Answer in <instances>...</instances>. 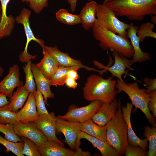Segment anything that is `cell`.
<instances>
[{"instance_id": "cell-30", "label": "cell", "mask_w": 156, "mask_h": 156, "mask_svg": "<svg viewBox=\"0 0 156 156\" xmlns=\"http://www.w3.org/2000/svg\"><path fill=\"white\" fill-rule=\"evenodd\" d=\"M32 63L31 60L27 62L23 67L25 75V82L24 85L25 88L30 93H34L36 90V84L32 71Z\"/></svg>"}, {"instance_id": "cell-6", "label": "cell", "mask_w": 156, "mask_h": 156, "mask_svg": "<svg viewBox=\"0 0 156 156\" xmlns=\"http://www.w3.org/2000/svg\"><path fill=\"white\" fill-rule=\"evenodd\" d=\"M96 25L101 26L107 30L124 38H127V30L131 24L120 21L114 12L105 4L97 5Z\"/></svg>"}, {"instance_id": "cell-35", "label": "cell", "mask_w": 156, "mask_h": 156, "mask_svg": "<svg viewBox=\"0 0 156 156\" xmlns=\"http://www.w3.org/2000/svg\"><path fill=\"white\" fill-rule=\"evenodd\" d=\"M23 142L22 154L27 156H41L37 145L30 139L24 137H20Z\"/></svg>"}, {"instance_id": "cell-47", "label": "cell", "mask_w": 156, "mask_h": 156, "mask_svg": "<svg viewBox=\"0 0 156 156\" xmlns=\"http://www.w3.org/2000/svg\"><path fill=\"white\" fill-rule=\"evenodd\" d=\"M4 72V70L3 69L0 64V77L2 76Z\"/></svg>"}, {"instance_id": "cell-38", "label": "cell", "mask_w": 156, "mask_h": 156, "mask_svg": "<svg viewBox=\"0 0 156 156\" xmlns=\"http://www.w3.org/2000/svg\"><path fill=\"white\" fill-rule=\"evenodd\" d=\"M125 156H147V152L140 146L129 145L124 153Z\"/></svg>"}, {"instance_id": "cell-13", "label": "cell", "mask_w": 156, "mask_h": 156, "mask_svg": "<svg viewBox=\"0 0 156 156\" xmlns=\"http://www.w3.org/2000/svg\"><path fill=\"white\" fill-rule=\"evenodd\" d=\"M112 55L114 58V63L111 66H105L97 61H93L94 64L100 68H103L109 72L112 77H116L122 82H125L122 76L126 74L127 68L133 70L131 68L132 64L131 60L119 54L115 51L112 52Z\"/></svg>"}, {"instance_id": "cell-14", "label": "cell", "mask_w": 156, "mask_h": 156, "mask_svg": "<svg viewBox=\"0 0 156 156\" xmlns=\"http://www.w3.org/2000/svg\"><path fill=\"white\" fill-rule=\"evenodd\" d=\"M19 66L16 64L11 67L7 75L0 81V92L10 98L16 88L23 85V82L20 79Z\"/></svg>"}, {"instance_id": "cell-42", "label": "cell", "mask_w": 156, "mask_h": 156, "mask_svg": "<svg viewBox=\"0 0 156 156\" xmlns=\"http://www.w3.org/2000/svg\"><path fill=\"white\" fill-rule=\"evenodd\" d=\"M79 69H71L69 70L67 73L68 77L71 78L75 80L78 79L80 77L77 73Z\"/></svg>"}, {"instance_id": "cell-9", "label": "cell", "mask_w": 156, "mask_h": 156, "mask_svg": "<svg viewBox=\"0 0 156 156\" xmlns=\"http://www.w3.org/2000/svg\"><path fill=\"white\" fill-rule=\"evenodd\" d=\"M56 125V133H62L65 136L63 142L66 143L71 149H75L78 137L81 132L80 123L70 122L57 117Z\"/></svg>"}, {"instance_id": "cell-41", "label": "cell", "mask_w": 156, "mask_h": 156, "mask_svg": "<svg viewBox=\"0 0 156 156\" xmlns=\"http://www.w3.org/2000/svg\"><path fill=\"white\" fill-rule=\"evenodd\" d=\"M65 84L68 88L73 89L76 88L77 86V83L75 80L68 77L66 79Z\"/></svg>"}, {"instance_id": "cell-17", "label": "cell", "mask_w": 156, "mask_h": 156, "mask_svg": "<svg viewBox=\"0 0 156 156\" xmlns=\"http://www.w3.org/2000/svg\"><path fill=\"white\" fill-rule=\"evenodd\" d=\"M118 103L116 98L111 103H102L91 119L99 125H106L114 116Z\"/></svg>"}, {"instance_id": "cell-48", "label": "cell", "mask_w": 156, "mask_h": 156, "mask_svg": "<svg viewBox=\"0 0 156 156\" xmlns=\"http://www.w3.org/2000/svg\"><path fill=\"white\" fill-rule=\"evenodd\" d=\"M1 14H2L1 8V3H0V23L1 21Z\"/></svg>"}, {"instance_id": "cell-2", "label": "cell", "mask_w": 156, "mask_h": 156, "mask_svg": "<svg viewBox=\"0 0 156 156\" xmlns=\"http://www.w3.org/2000/svg\"><path fill=\"white\" fill-rule=\"evenodd\" d=\"M116 84V81L112 76L105 79L101 75H91L82 88L83 97L90 101L98 100L102 103H111L117 93Z\"/></svg>"}, {"instance_id": "cell-49", "label": "cell", "mask_w": 156, "mask_h": 156, "mask_svg": "<svg viewBox=\"0 0 156 156\" xmlns=\"http://www.w3.org/2000/svg\"><path fill=\"white\" fill-rule=\"evenodd\" d=\"M113 0H104L103 3L104 4H106V3L111 1Z\"/></svg>"}, {"instance_id": "cell-32", "label": "cell", "mask_w": 156, "mask_h": 156, "mask_svg": "<svg viewBox=\"0 0 156 156\" xmlns=\"http://www.w3.org/2000/svg\"><path fill=\"white\" fill-rule=\"evenodd\" d=\"M155 25L151 22L142 24L137 30V34L140 42H142L145 38L150 37L156 38V33L153 31Z\"/></svg>"}, {"instance_id": "cell-28", "label": "cell", "mask_w": 156, "mask_h": 156, "mask_svg": "<svg viewBox=\"0 0 156 156\" xmlns=\"http://www.w3.org/2000/svg\"><path fill=\"white\" fill-rule=\"evenodd\" d=\"M56 19L60 22L66 25H74L81 23L78 15L69 13L65 9H61L55 14Z\"/></svg>"}, {"instance_id": "cell-36", "label": "cell", "mask_w": 156, "mask_h": 156, "mask_svg": "<svg viewBox=\"0 0 156 156\" xmlns=\"http://www.w3.org/2000/svg\"><path fill=\"white\" fill-rule=\"evenodd\" d=\"M38 114L39 116L49 113L46 107L44 97L37 89L34 92Z\"/></svg>"}, {"instance_id": "cell-31", "label": "cell", "mask_w": 156, "mask_h": 156, "mask_svg": "<svg viewBox=\"0 0 156 156\" xmlns=\"http://www.w3.org/2000/svg\"><path fill=\"white\" fill-rule=\"evenodd\" d=\"M19 122L16 112L11 110L8 105L0 107V123L14 125Z\"/></svg>"}, {"instance_id": "cell-11", "label": "cell", "mask_w": 156, "mask_h": 156, "mask_svg": "<svg viewBox=\"0 0 156 156\" xmlns=\"http://www.w3.org/2000/svg\"><path fill=\"white\" fill-rule=\"evenodd\" d=\"M52 56L55 60L59 66L65 67H79L87 70L94 71L99 73L101 75L106 73L105 70H99L84 65L79 60L74 59L68 54L60 51L55 45L54 47H49L45 45L42 47Z\"/></svg>"}, {"instance_id": "cell-26", "label": "cell", "mask_w": 156, "mask_h": 156, "mask_svg": "<svg viewBox=\"0 0 156 156\" xmlns=\"http://www.w3.org/2000/svg\"><path fill=\"white\" fill-rule=\"evenodd\" d=\"M29 92L24 85L17 88L16 90L10 98L8 105L12 111L15 112L21 108L27 100Z\"/></svg>"}, {"instance_id": "cell-24", "label": "cell", "mask_w": 156, "mask_h": 156, "mask_svg": "<svg viewBox=\"0 0 156 156\" xmlns=\"http://www.w3.org/2000/svg\"><path fill=\"white\" fill-rule=\"evenodd\" d=\"M80 126L81 131L107 142L106 125L104 126L99 125L90 119L83 122L80 123Z\"/></svg>"}, {"instance_id": "cell-22", "label": "cell", "mask_w": 156, "mask_h": 156, "mask_svg": "<svg viewBox=\"0 0 156 156\" xmlns=\"http://www.w3.org/2000/svg\"><path fill=\"white\" fill-rule=\"evenodd\" d=\"M98 4L94 1L86 3L79 15L83 28L88 30L94 26L96 23V10Z\"/></svg>"}, {"instance_id": "cell-40", "label": "cell", "mask_w": 156, "mask_h": 156, "mask_svg": "<svg viewBox=\"0 0 156 156\" xmlns=\"http://www.w3.org/2000/svg\"><path fill=\"white\" fill-rule=\"evenodd\" d=\"M143 81L147 89L146 92L148 94L156 90V79H150L145 77L143 79Z\"/></svg>"}, {"instance_id": "cell-23", "label": "cell", "mask_w": 156, "mask_h": 156, "mask_svg": "<svg viewBox=\"0 0 156 156\" xmlns=\"http://www.w3.org/2000/svg\"><path fill=\"white\" fill-rule=\"evenodd\" d=\"M10 0H0L1 8V18L0 23V39L10 36L16 22L15 18L6 14L8 5Z\"/></svg>"}, {"instance_id": "cell-43", "label": "cell", "mask_w": 156, "mask_h": 156, "mask_svg": "<svg viewBox=\"0 0 156 156\" xmlns=\"http://www.w3.org/2000/svg\"><path fill=\"white\" fill-rule=\"evenodd\" d=\"M73 156H89L91 155L90 153L88 151H83L80 147L75 149Z\"/></svg>"}, {"instance_id": "cell-29", "label": "cell", "mask_w": 156, "mask_h": 156, "mask_svg": "<svg viewBox=\"0 0 156 156\" xmlns=\"http://www.w3.org/2000/svg\"><path fill=\"white\" fill-rule=\"evenodd\" d=\"M144 135L149 141V150L147 156H156V128L153 126L152 128L146 126L144 128Z\"/></svg>"}, {"instance_id": "cell-12", "label": "cell", "mask_w": 156, "mask_h": 156, "mask_svg": "<svg viewBox=\"0 0 156 156\" xmlns=\"http://www.w3.org/2000/svg\"><path fill=\"white\" fill-rule=\"evenodd\" d=\"M14 130L19 137H26L34 142L38 146L47 140L34 122L25 123L19 122L14 125Z\"/></svg>"}, {"instance_id": "cell-27", "label": "cell", "mask_w": 156, "mask_h": 156, "mask_svg": "<svg viewBox=\"0 0 156 156\" xmlns=\"http://www.w3.org/2000/svg\"><path fill=\"white\" fill-rule=\"evenodd\" d=\"M79 67H65L59 66L49 80L50 86H62L65 84L68 77L67 73L70 70L79 69Z\"/></svg>"}, {"instance_id": "cell-39", "label": "cell", "mask_w": 156, "mask_h": 156, "mask_svg": "<svg viewBox=\"0 0 156 156\" xmlns=\"http://www.w3.org/2000/svg\"><path fill=\"white\" fill-rule=\"evenodd\" d=\"M149 94L150 97L148 105V108L153 116L156 118V90L152 92Z\"/></svg>"}, {"instance_id": "cell-4", "label": "cell", "mask_w": 156, "mask_h": 156, "mask_svg": "<svg viewBox=\"0 0 156 156\" xmlns=\"http://www.w3.org/2000/svg\"><path fill=\"white\" fill-rule=\"evenodd\" d=\"M115 113L106 125L107 143L121 156L128 145L126 123L122 116L120 100Z\"/></svg>"}, {"instance_id": "cell-45", "label": "cell", "mask_w": 156, "mask_h": 156, "mask_svg": "<svg viewBox=\"0 0 156 156\" xmlns=\"http://www.w3.org/2000/svg\"><path fill=\"white\" fill-rule=\"evenodd\" d=\"M91 1L92 0H87ZM70 4V9L72 12H74L75 10L77 0H66Z\"/></svg>"}, {"instance_id": "cell-46", "label": "cell", "mask_w": 156, "mask_h": 156, "mask_svg": "<svg viewBox=\"0 0 156 156\" xmlns=\"http://www.w3.org/2000/svg\"><path fill=\"white\" fill-rule=\"evenodd\" d=\"M151 16V22L154 25L156 24V15H150Z\"/></svg>"}, {"instance_id": "cell-25", "label": "cell", "mask_w": 156, "mask_h": 156, "mask_svg": "<svg viewBox=\"0 0 156 156\" xmlns=\"http://www.w3.org/2000/svg\"><path fill=\"white\" fill-rule=\"evenodd\" d=\"M42 49L43 57L36 65L49 80L59 66L55 58L44 48Z\"/></svg>"}, {"instance_id": "cell-15", "label": "cell", "mask_w": 156, "mask_h": 156, "mask_svg": "<svg viewBox=\"0 0 156 156\" xmlns=\"http://www.w3.org/2000/svg\"><path fill=\"white\" fill-rule=\"evenodd\" d=\"M130 27L127 29V37L129 38L133 49L132 59L131 60L132 65L136 63H141L151 60L150 54L142 51L140 47V41L137 34L138 27L130 23Z\"/></svg>"}, {"instance_id": "cell-19", "label": "cell", "mask_w": 156, "mask_h": 156, "mask_svg": "<svg viewBox=\"0 0 156 156\" xmlns=\"http://www.w3.org/2000/svg\"><path fill=\"white\" fill-rule=\"evenodd\" d=\"M38 147L42 156H73L75 153L53 141L47 140Z\"/></svg>"}, {"instance_id": "cell-34", "label": "cell", "mask_w": 156, "mask_h": 156, "mask_svg": "<svg viewBox=\"0 0 156 156\" xmlns=\"http://www.w3.org/2000/svg\"><path fill=\"white\" fill-rule=\"evenodd\" d=\"M0 132L3 133L5 138L9 141L14 142L22 141L21 137L15 132L13 124L0 123Z\"/></svg>"}, {"instance_id": "cell-44", "label": "cell", "mask_w": 156, "mask_h": 156, "mask_svg": "<svg viewBox=\"0 0 156 156\" xmlns=\"http://www.w3.org/2000/svg\"><path fill=\"white\" fill-rule=\"evenodd\" d=\"M7 96L0 92V107L8 105L9 103Z\"/></svg>"}, {"instance_id": "cell-21", "label": "cell", "mask_w": 156, "mask_h": 156, "mask_svg": "<svg viewBox=\"0 0 156 156\" xmlns=\"http://www.w3.org/2000/svg\"><path fill=\"white\" fill-rule=\"evenodd\" d=\"M16 114L19 122H35L38 118L34 93H29L24 105Z\"/></svg>"}, {"instance_id": "cell-18", "label": "cell", "mask_w": 156, "mask_h": 156, "mask_svg": "<svg viewBox=\"0 0 156 156\" xmlns=\"http://www.w3.org/2000/svg\"><path fill=\"white\" fill-rule=\"evenodd\" d=\"M85 139L90 142L93 146L98 148L103 156H120L118 153L107 142H104L81 131L76 143L75 149L80 147L81 139Z\"/></svg>"}, {"instance_id": "cell-3", "label": "cell", "mask_w": 156, "mask_h": 156, "mask_svg": "<svg viewBox=\"0 0 156 156\" xmlns=\"http://www.w3.org/2000/svg\"><path fill=\"white\" fill-rule=\"evenodd\" d=\"M92 29L94 37L99 42V46L104 51L110 50L125 57H132L133 49L128 38L122 37L100 25H96Z\"/></svg>"}, {"instance_id": "cell-7", "label": "cell", "mask_w": 156, "mask_h": 156, "mask_svg": "<svg viewBox=\"0 0 156 156\" xmlns=\"http://www.w3.org/2000/svg\"><path fill=\"white\" fill-rule=\"evenodd\" d=\"M31 14V11L30 10L24 8L21 12L20 14L15 18L16 22L18 24H21L23 25L27 38L24 50L19 56V60L22 62H27L31 59H35L36 57V55H31L27 52L28 45L31 41H35L40 44L42 47L44 45V41L41 39L36 38L31 28L29 18Z\"/></svg>"}, {"instance_id": "cell-8", "label": "cell", "mask_w": 156, "mask_h": 156, "mask_svg": "<svg viewBox=\"0 0 156 156\" xmlns=\"http://www.w3.org/2000/svg\"><path fill=\"white\" fill-rule=\"evenodd\" d=\"M102 102L95 100L88 105L77 108L74 105L70 106L68 112L64 115H59L57 117L70 122L82 123L91 119L99 108Z\"/></svg>"}, {"instance_id": "cell-5", "label": "cell", "mask_w": 156, "mask_h": 156, "mask_svg": "<svg viewBox=\"0 0 156 156\" xmlns=\"http://www.w3.org/2000/svg\"><path fill=\"white\" fill-rule=\"evenodd\" d=\"M116 88L117 93L122 92L125 93L133 105L136 108L140 109L144 114L149 122L155 127V118L151 113L148 107L150 94L146 92L145 89L140 88L137 82L126 83L118 79L116 81Z\"/></svg>"}, {"instance_id": "cell-37", "label": "cell", "mask_w": 156, "mask_h": 156, "mask_svg": "<svg viewBox=\"0 0 156 156\" xmlns=\"http://www.w3.org/2000/svg\"><path fill=\"white\" fill-rule=\"evenodd\" d=\"M29 3V6L35 13H39L48 6V0H22Z\"/></svg>"}, {"instance_id": "cell-16", "label": "cell", "mask_w": 156, "mask_h": 156, "mask_svg": "<svg viewBox=\"0 0 156 156\" xmlns=\"http://www.w3.org/2000/svg\"><path fill=\"white\" fill-rule=\"evenodd\" d=\"M133 106L131 103L128 102L126 106L121 108L122 116L127 125L128 143L130 145L140 146L146 151L148 145L147 139H141L139 138L134 133L131 125V115Z\"/></svg>"}, {"instance_id": "cell-20", "label": "cell", "mask_w": 156, "mask_h": 156, "mask_svg": "<svg viewBox=\"0 0 156 156\" xmlns=\"http://www.w3.org/2000/svg\"><path fill=\"white\" fill-rule=\"evenodd\" d=\"M33 74L36 89L42 95L45 104L47 103L48 99H53L54 94L51 91L49 79L44 75L36 64H32Z\"/></svg>"}, {"instance_id": "cell-33", "label": "cell", "mask_w": 156, "mask_h": 156, "mask_svg": "<svg viewBox=\"0 0 156 156\" xmlns=\"http://www.w3.org/2000/svg\"><path fill=\"white\" fill-rule=\"evenodd\" d=\"M0 144L4 146L8 151H11L17 156H24L22 151L23 142H14L9 141L0 135Z\"/></svg>"}, {"instance_id": "cell-10", "label": "cell", "mask_w": 156, "mask_h": 156, "mask_svg": "<svg viewBox=\"0 0 156 156\" xmlns=\"http://www.w3.org/2000/svg\"><path fill=\"white\" fill-rule=\"evenodd\" d=\"M57 118L55 113L51 112L39 116L38 118L34 122L47 140L55 141L65 147L64 144L56 135Z\"/></svg>"}, {"instance_id": "cell-1", "label": "cell", "mask_w": 156, "mask_h": 156, "mask_svg": "<svg viewBox=\"0 0 156 156\" xmlns=\"http://www.w3.org/2000/svg\"><path fill=\"white\" fill-rule=\"evenodd\" d=\"M116 16L142 21L146 15H156V0H113L105 4Z\"/></svg>"}]
</instances>
